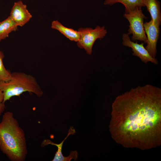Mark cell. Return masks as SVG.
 I'll return each mask as SVG.
<instances>
[{
	"label": "cell",
	"mask_w": 161,
	"mask_h": 161,
	"mask_svg": "<svg viewBox=\"0 0 161 161\" xmlns=\"http://www.w3.org/2000/svg\"><path fill=\"white\" fill-rule=\"evenodd\" d=\"M128 33H124L122 36V44L124 46L132 49L133 55L139 58L141 61L147 63L150 62L155 64H158V61L156 58H153L149 54L144 46V43L138 44L130 39Z\"/></svg>",
	"instance_id": "obj_6"
},
{
	"label": "cell",
	"mask_w": 161,
	"mask_h": 161,
	"mask_svg": "<svg viewBox=\"0 0 161 161\" xmlns=\"http://www.w3.org/2000/svg\"><path fill=\"white\" fill-rule=\"evenodd\" d=\"M0 150L11 161H24L28 154L24 132L11 112L0 122Z\"/></svg>",
	"instance_id": "obj_2"
},
{
	"label": "cell",
	"mask_w": 161,
	"mask_h": 161,
	"mask_svg": "<svg viewBox=\"0 0 161 161\" xmlns=\"http://www.w3.org/2000/svg\"><path fill=\"white\" fill-rule=\"evenodd\" d=\"M109 131L127 148L146 150L161 144V89L139 86L117 96L112 104Z\"/></svg>",
	"instance_id": "obj_1"
},
{
	"label": "cell",
	"mask_w": 161,
	"mask_h": 161,
	"mask_svg": "<svg viewBox=\"0 0 161 161\" xmlns=\"http://www.w3.org/2000/svg\"><path fill=\"white\" fill-rule=\"evenodd\" d=\"M144 4L150 13L151 20L160 26L161 23L160 3L157 0H144Z\"/></svg>",
	"instance_id": "obj_10"
},
{
	"label": "cell",
	"mask_w": 161,
	"mask_h": 161,
	"mask_svg": "<svg viewBox=\"0 0 161 161\" xmlns=\"http://www.w3.org/2000/svg\"><path fill=\"white\" fill-rule=\"evenodd\" d=\"M144 27L147 39V45L145 47L150 55L155 58L157 52V43L160 36V26L151 20L144 23Z\"/></svg>",
	"instance_id": "obj_7"
},
{
	"label": "cell",
	"mask_w": 161,
	"mask_h": 161,
	"mask_svg": "<svg viewBox=\"0 0 161 161\" xmlns=\"http://www.w3.org/2000/svg\"><path fill=\"white\" fill-rule=\"evenodd\" d=\"M76 132L75 129L72 126L69 128L67 135L62 142L60 144H56L52 142L49 139H45L42 142L41 146L42 147L49 144L54 145L57 148V150L55 154L54 158L52 161H70L73 159L75 161L77 160L78 158V154L76 151H72L69 155L65 157L63 156L62 152V148L64 141L71 134H73Z\"/></svg>",
	"instance_id": "obj_9"
},
{
	"label": "cell",
	"mask_w": 161,
	"mask_h": 161,
	"mask_svg": "<svg viewBox=\"0 0 161 161\" xmlns=\"http://www.w3.org/2000/svg\"><path fill=\"white\" fill-rule=\"evenodd\" d=\"M4 102V95L3 92L0 89V116L4 112L5 106Z\"/></svg>",
	"instance_id": "obj_15"
},
{
	"label": "cell",
	"mask_w": 161,
	"mask_h": 161,
	"mask_svg": "<svg viewBox=\"0 0 161 161\" xmlns=\"http://www.w3.org/2000/svg\"><path fill=\"white\" fill-rule=\"evenodd\" d=\"M0 89L3 92L4 103L12 97L19 96L25 92L33 93L39 97L43 94L35 78L22 72L11 73L10 80L0 82Z\"/></svg>",
	"instance_id": "obj_3"
},
{
	"label": "cell",
	"mask_w": 161,
	"mask_h": 161,
	"mask_svg": "<svg viewBox=\"0 0 161 161\" xmlns=\"http://www.w3.org/2000/svg\"><path fill=\"white\" fill-rule=\"evenodd\" d=\"M123 16L129 23L127 33L132 35L131 40L133 41L139 40L146 44L147 39L143 22L144 19L147 18L143 13L141 8L137 7L128 13H125Z\"/></svg>",
	"instance_id": "obj_4"
},
{
	"label": "cell",
	"mask_w": 161,
	"mask_h": 161,
	"mask_svg": "<svg viewBox=\"0 0 161 161\" xmlns=\"http://www.w3.org/2000/svg\"><path fill=\"white\" fill-rule=\"evenodd\" d=\"M9 16L18 27L24 26L32 17L27 9V5L21 0L14 2Z\"/></svg>",
	"instance_id": "obj_8"
},
{
	"label": "cell",
	"mask_w": 161,
	"mask_h": 161,
	"mask_svg": "<svg viewBox=\"0 0 161 161\" xmlns=\"http://www.w3.org/2000/svg\"><path fill=\"white\" fill-rule=\"evenodd\" d=\"M117 3H121L124 5L125 13L132 11L137 7L141 8L145 7L144 0H104V4L111 6Z\"/></svg>",
	"instance_id": "obj_12"
},
{
	"label": "cell",
	"mask_w": 161,
	"mask_h": 161,
	"mask_svg": "<svg viewBox=\"0 0 161 161\" xmlns=\"http://www.w3.org/2000/svg\"><path fill=\"white\" fill-rule=\"evenodd\" d=\"M4 57V53L0 50V82H6L10 80L11 78V73L5 67L3 63Z\"/></svg>",
	"instance_id": "obj_14"
},
{
	"label": "cell",
	"mask_w": 161,
	"mask_h": 161,
	"mask_svg": "<svg viewBox=\"0 0 161 161\" xmlns=\"http://www.w3.org/2000/svg\"><path fill=\"white\" fill-rule=\"evenodd\" d=\"M18 27L10 16L0 22V42L7 38L11 32L17 30Z\"/></svg>",
	"instance_id": "obj_13"
},
{
	"label": "cell",
	"mask_w": 161,
	"mask_h": 161,
	"mask_svg": "<svg viewBox=\"0 0 161 161\" xmlns=\"http://www.w3.org/2000/svg\"><path fill=\"white\" fill-rule=\"evenodd\" d=\"M78 31L80 33V38L77 42V45L80 48L84 49L89 55L92 54L95 41L98 39L103 38L107 33L105 27L99 26L94 29L91 27L80 28Z\"/></svg>",
	"instance_id": "obj_5"
},
{
	"label": "cell",
	"mask_w": 161,
	"mask_h": 161,
	"mask_svg": "<svg viewBox=\"0 0 161 161\" xmlns=\"http://www.w3.org/2000/svg\"><path fill=\"white\" fill-rule=\"evenodd\" d=\"M51 28L58 31L70 41L78 42L79 39L80 34L78 31L65 27L57 20L52 22Z\"/></svg>",
	"instance_id": "obj_11"
}]
</instances>
